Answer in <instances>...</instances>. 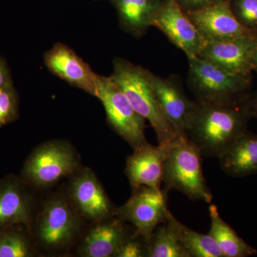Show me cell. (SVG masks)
<instances>
[{
    "label": "cell",
    "mask_w": 257,
    "mask_h": 257,
    "mask_svg": "<svg viewBox=\"0 0 257 257\" xmlns=\"http://www.w3.org/2000/svg\"><path fill=\"white\" fill-rule=\"evenodd\" d=\"M251 116L249 101L236 103L197 101L187 135L202 155L219 159L247 130Z\"/></svg>",
    "instance_id": "1"
},
{
    "label": "cell",
    "mask_w": 257,
    "mask_h": 257,
    "mask_svg": "<svg viewBox=\"0 0 257 257\" xmlns=\"http://www.w3.org/2000/svg\"><path fill=\"white\" fill-rule=\"evenodd\" d=\"M83 222L67 193L58 192L35 213L29 231L37 250L59 254L67 252L82 236Z\"/></svg>",
    "instance_id": "2"
},
{
    "label": "cell",
    "mask_w": 257,
    "mask_h": 257,
    "mask_svg": "<svg viewBox=\"0 0 257 257\" xmlns=\"http://www.w3.org/2000/svg\"><path fill=\"white\" fill-rule=\"evenodd\" d=\"M148 72V69L119 57L113 60L111 77L135 111L150 123L156 133L159 145L167 146L178 133L161 106Z\"/></svg>",
    "instance_id": "3"
},
{
    "label": "cell",
    "mask_w": 257,
    "mask_h": 257,
    "mask_svg": "<svg viewBox=\"0 0 257 257\" xmlns=\"http://www.w3.org/2000/svg\"><path fill=\"white\" fill-rule=\"evenodd\" d=\"M202 155L187 134H178L167 145L163 172L165 189H175L192 200L211 204L213 196L203 174Z\"/></svg>",
    "instance_id": "4"
},
{
    "label": "cell",
    "mask_w": 257,
    "mask_h": 257,
    "mask_svg": "<svg viewBox=\"0 0 257 257\" xmlns=\"http://www.w3.org/2000/svg\"><path fill=\"white\" fill-rule=\"evenodd\" d=\"M80 167L78 153L69 142L51 140L30 154L20 177L32 188L45 189L72 175Z\"/></svg>",
    "instance_id": "5"
},
{
    "label": "cell",
    "mask_w": 257,
    "mask_h": 257,
    "mask_svg": "<svg viewBox=\"0 0 257 257\" xmlns=\"http://www.w3.org/2000/svg\"><path fill=\"white\" fill-rule=\"evenodd\" d=\"M188 84L198 101L236 103L246 100L250 78L241 77L197 57H187Z\"/></svg>",
    "instance_id": "6"
},
{
    "label": "cell",
    "mask_w": 257,
    "mask_h": 257,
    "mask_svg": "<svg viewBox=\"0 0 257 257\" xmlns=\"http://www.w3.org/2000/svg\"><path fill=\"white\" fill-rule=\"evenodd\" d=\"M96 98L104 106L106 119L115 133L133 149L148 143L146 119L139 114L111 76L99 75Z\"/></svg>",
    "instance_id": "7"
},
{
    "label": "cell",
    "mask_w": 257,
    "mask_h": 257,
    "mask_svg": "<svg viewBox=\"0 0 257 257\" xmlns=\"http://www.w3.org/2000/svg\"><path fill=\"white\" fill-rule=\"evenodd\" d=\"M169 191L141 187L134 190L124 205L118 208L116 216L130 223L135 233L148 244L157 226L165 222L170 211L167 207Z\"/></svg>",
    "instance_id": "8"
},
{
    "label": "cell",
    "mask_w": 257,
    "mask_h": 257,
    "mask_svg": "<svg viewBox=\"0 0 257 257\" xmlns=\"http://www.w3.org/2000/svg\"><path fill=\"white\" fill-rule=\"evenodd\" d=\"M66 193L84 221L94 224L116 216L117 209L90 169L80 167L69 176Z\"/></svg>",
    "instance_id": "9"
},
{
    "label": "cell",
    "mask_w": 257,
    "mask_h": 257,
    "mask_svg": "<svg viewBox=\"0 0 257 257\" xmlns=\"http://www.w3.org/2000/svg\"><path fill=\"white\" fill-rule=\"evenodd\" d=\"M158 28L187 57L199 55L206 40L188 15L176 0H163L151 20V27Z\"/></svg>",
    "instance_id": "10"
},
{
    "label": "cell",
    "mask_w": 257,
    "mask_h": 257,
    "mask_svg": "<svg viewBox=\"0 0 257 257\" xmlns=\"http://www.w3.org/2000/svg\"><path fill=\"white\" fill-rule=\"evenodd\" d=\"M45 67L56 77L93 96L97 95L99 74L72 49L57 42L44 55Z\"/></svg>",
    "instance_id": "11"
},
{
    "label": "cell",
    "mask_w": 257,
    "mask_h": 257,
    "mask_svg": "<svg viewBox=\"0 0 257 257\" xmlns=\"http://www.w3.org/2000/svg\"><path fill=\"white\" fill-rule=\"evenodd\" d=\"M206 42L231 40L256 35L239 23L230 0H222L201 9L187 12Z\"/></svg>",
    "instance_id": "12"
},
{
    "label": "cell",
    "mask_w": 257,
    "mask_h": 257,
    "mask_svg": "<svg viewBox=\"0 0 257 257\" xmlns=\"http://www.w3.org/2000/svg\"><path fill=\"white\" fill-rule=\"evenodd\" d=\"M31 188L20 176L0 179V229L17 224L30 228L36 213Z\"/></svg>",
    "instance_id": "13"
},
{
    "label": "cell",
    "mask_w": 257,
    "mask_h": 257,
    "mask_svg": "<svg viewBox=\"0 0 257 257\" xmlns=\"http://www.w3.org/2000/svg\"><path fill=\"white\" fill-rule=\"evenodd\" d=\"M256 35L207 42L199 57L230 73L250 78Z\"/></svg>",
    "instance_id": "14"
},
{
    "label": "cell",
    "mask_w": 257,
    "mask_h": 257,
    "mask_svg": "<svg viewBox=\"0 0 257 257\" xmlns=\"http://www.w3.org/2000/svg\"><path fill=\"white\" fill-rule=\"evenodd\" d=\"M167 151V145L155 147L149 143L134 149L125 167L133 191L141 187L161 189Z\"/></svg>",
    "instance_id": "15"
},
{
    "label": "cell",
    "mask_w": 257,
    "mask_h": 257,
    "mask_svg": "<svg viewBox=\"0 0 257 257\" xmlns=\"http://www.w3.org/2000/svg\"><path fill=\"white\" fill-rule=\"evenodd\" d=\"M149 79L165 111L178 134H187L196 102L186 95L177 77L162 78L148 72Z\"/></svg>",
    "instance_id": "16"
},
{
    "label": "cell",
    "mask_w": 257,
    "mask_h": 257,
    "mask_svg": "<svg viewBox=\"0 0 257 257\" xmlns=\"http://www.w3.org/2000/svg\"><path fill=\"white\" fill-rule=\"evenodd\" d=\"M117 216L92 224L79 246L84 257L116 256L122 243L132 234Z\"/></svg>",
    "instance_id": "17"
},
{
    "label": "cell",
    "mask_w": 257,
    "mask_h": 257,
    "mask_svg": "<svg viewBox=\"0 0 257 257\" xmlns=\"http://www.w3.org/2000/svg\"><path fill=\"white\" fill-rule=\"evenodd\" d=\"M219 160L221 169L231 177L257 173V135L243 132Z\"/></svg>",
    "instance_id": "18"
},
{
    "label": "cell",
    "mask_w": 257,
    "mask_h": 257,
    "mask_svg": "<svg viewBox=\"0 0 257 257\" xmlns=\"http://www.w3.org/2000/svg\"><path fill=\"white\" fill-rule=\"evenodd\" d=\"M119 18V26L135 37H143L163 0H109Z\"/></svg>",
    "instance_id": "19"
},
{
    "label": "cell",
    "mask_w": 257,
    "mask_h": 257,
    "mask_svg": "<svg viewBox=\"0 0 257 257\" xmlns=\"http://www.w3.org/2000/svg\"><path fill=\"white\" fill-rule=\"evenodd\" d=\"M209 211L211 220L209 234L215 240L224 257H248L256 254V250L245 242L236 231L223 220L216 205L210 204Z\"/></svg>",
    "instance_id": "20"
},
{
    "label": "cell",
    "mask_w": 257,
    "mask_h": 257,
    "mask_svg": "<svg viewBox=\"0 0 257 257\" xmlns=\"http://www.w3.org/2000/svg\"><path fill=\"white\" fill-rule=\"evenodd\" d=\"M177 219L170 213L165 222L152 234L148 247L150 257H190L181 242Z\"/></svg>",
    "instance_id": "21"
},
{
    "label": "cell",
    "mask_w": 257,
    "mask_h": 257,
    "mask_svg": "<svg viewBox=\"0 0 257 257\" xmlns=\"http://www.w3.org/2000/svg\"><path fill=\"white\" fill-rule=\"evenodd\" d=\"M37 253L28 226L17 224L0 229V257H31Z\"/></svg>",
    "instance_id": "22"
},
{
    "label": "cell",
    "mask_w": 257,
    "mask_h": 257,
    "mask_svg": "<svg viewBox=\"0 0 257 257\" xmlns=\"http://www.w3.org/2000/svg\"><path fill=\"white\" fill-rule=\"evenodd\" d=\"M181 242L190 257H224L220 248L210 234H203L189 229L178 220Z\"/></svg>",
    "instance_id": "23"
},
{
    "label": "cell",
    "mask_w": 257,
    "mask_h": 257,
    "mask_svg": "<svg viewBox=\"0 0 257 257\" xmlns=\"http://www.w3.org/2000/svg\"><path fill=\"white\" fill-rule=\"evenodd\" d=\"M19 116V96L13 83L0 88V128L16 121Z\"/></svg>",
    "instance_id": "24"
},
{
    "label": "cell",
    "mask_w": 257,
    "mask_h": 257,
    "mask_svg": "<svg viewBox=\"0 0 257 257\" xmlns=\"http://www.w3.org/2000/svg\"><path fill=\"white\" fill-rule=\"evenodd\" d=\"M230 3L239 23L257 32V0H230Z\"/></svg>",
    "instance_id": "25"
},
{
    "label": "cell",
    "mask_w": 257,
    "mask_h": 257,
    "mask_svg": "<svg viewBox=\"0 0 257 257\" xmlns=\"http://www.w3.org/2000/svg\"><path fill=\"white\" fill-rule=\"evenodd\" d=\"M148 256V244L135 231L125 240L115 257Z\"/></svg>",
    "instance_id": "26"
},
{
    "label": "cell",
    "mask_w": 257,
    "mask_h": 257,
    "mask_svg": "<svg viewBox=\"0 0 257 257\" xmlns=\"http://www.w3.org/2000/svg\"><path fill=\"white\" fill-rule=\"evenodd\" d=\"M184 11H194L222 0H176Z\"/></svg>",
    "instance_id": "27"
},
{
    "label": "cell",
    "mask_w": 257,
    "mask_h": 257,
    "mask_svg": "<svg viewBox=\"0 0 257 257\" xmlns=\"http://www.w3.org/2000/svg\"><path fill=\"white\" fill-rule=\"evenodd\" d=\"M12 83L13 79L8 64L4 58L0 57V88Z\"/></svg>",
    "instance_id": "28"
},
{
    "label": "cell",
    "mask_w": 257,
    "mask_h": 257,
    "mask_svg": "<svg viewBox=\"0 0 257 257\" xmlns=\"http://www.w3.org/2000/svg\"><path fill=\"white\" fill-rule=\"evenodd\" d=\"M253 71L257 72V35L253 52Z\"/></svg>",
    "instance_id": "29"
},
{
    "label": "cell",
    "mask_w": 257,
    "mask_h": 257,
    "mask_svg": "<svg viewBox=\"0 0 257 257\" xmlns=\"http://www.w3.org/2000/svg\"><path fill=\"white\" fill-rule=\"evenodd\" d=\"M249 106L251 108V113H252V116H257V98L252 100H249Z\"/></svg>",
    "instance_id": "30"
},
{
    "label": "cell",
    "mask_w": 257,
    "mask_h": 257,
    "mask_svg": "<svg viewBox=\"0 0 257 257\" xmlns=\"http://www.w3.org/2000/svg\"><path fill=\"white\" fill-rule=\"evenodd\" d=\"M95 1H98V0H95Z\"/></svg>",
    "instance_id": "31"
}]
</instances>
